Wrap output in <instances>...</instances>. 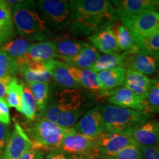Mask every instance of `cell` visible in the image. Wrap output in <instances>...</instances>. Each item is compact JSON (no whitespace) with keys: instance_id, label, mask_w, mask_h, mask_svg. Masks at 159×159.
<instances>
[{"instance_id":"obj_1","label":"cell","mask_w":159,"mask_h":159,"mask_svg":"<svg viewBox=\"0 0 159 159\" xmlns=\"http://www.w3.org/2000/svg\"><path fill=\"white\" fill-rule=\"evenodd\" d=\"M12 14L17 33L24 39L42 41L53 35L41 16L37 2L22 1L13 5Z\"/></svg>"},{"instance_id":"obj_2","label":"cell","mask_w":159,"mask_h":159,"mask_svg":"<svg viewBox=\"0 0 159 159\" xmlns=\"http://www.w3.org/2000/svg\"><path fill=\"white\" fill-rule=\"evenodd\" d=\"M99 109L102 114L105 132L128 136L152 116L144 111L119 108L110 103L99 105Z\"/></svg>"},{"instance_id":"obj_3","label":"cell","mask_w":159,"mask_h":159,"mask_svg":"<svg viewBox=\"0 0 159 159\" xmlns=\"http://www.w3.org/2000/svg\"><path fill=\"white\" fill-rule=\"evenodd\" d=\"M35 150H59L63 139L71 128H65L43 117L28 121L24 129Z\"/></svg>"},{"instance_id":"obj_4","label":"cell","mask_w":159,"mask_h":159,"mask_svg":"<svg viewBox=\"0 0 159 159\" xmlns=\"http://www.w3.org/2000/svg\"><path fill=\"white\" fill-rule=\"evenodd\" d=\"M37 5L41 16L49 27L63 30L69 27L70 10L69 1L64 0H40Z\"/></svg>"},{"instance_id":"obj_5","label":"cell","mask_w":159,"mask_h":159,"mask_svg":"<svg viewBox=\"0 0 159 159\" xmlns=\"http://www.w3.org/2000/svg\"><path fill=\"white\" fill-rule=\"evenodd\" d=\"M134 37L148 38L159 33V12L148 11L119 19Z\"/></svg>"},{"instance_id":"obj_6","label":"cell","mask_w":159,"mask_h":159,"mask_svg":"<svg viewBox=\"0 0 159 159\" xmlns=\"http://www.w3.org/2000/svg\"><path fill=\"white\" fill-rule=\"evenodd\" d=\"M69 7L70 18L104 16L116 19V10L111 2L107 0H72L69 1Z\"/></svg>"},{"instance_id":"obj_7","label":"cell","mask_w":159,"mask_h":159,"mask_svg":"<svg viewBox=\"0 0 159 159\" xmlns=\"http://www.w3.org/2000/svg\"><path fill=\"white\" fill-rule=\"evenodd\" d=\"M59 150L70 155L83 156L94 159L99 158L96 139L89 138L79 134L74 128H71L63 138Z\"/></svg>"},{"instance_id":"obj_8","label":"cell","mask_w":159,"mask_h":159,"mask_svg":"<svg viewBox=\"0 0 159 159\" xmlns=\"http://www.w3.org/2000/svg\"><path fill=\"white\" fill-rule=\"evenodd\" d=\"M134 144H137L130 136L116 133H102L96 139L99 158L113 156L126 147Z\"/></svg>"},{"instance_id":"obj_9","label":"cell","mask_w":159,"mask_h":159,"mask_svg":"<svg viewBox=\"0 0 159 159\" xmlns=\"http://www.w3.org/2000/svg\"><path fill=\"white\" fill-rule=\"evenodd\" d=\"M33 145L25 130L17 121L0 159H20Z\"/></svg>"},{"instance_id":"obj_10","label":"cell","mask_w":159,"mask_h":159,"mask_svg":"<svg viewBox=\"0 0 159 159\" xmlns=\"http://www.w3.org/2000/svg\"><path fill=\"white\" fill-rule=\"evenodd\" d=\"M73 128L79 134L91 139H97L99 135L105 133L102 117L99 105L85 113Z\"/></svg>"},{"instance_id":"obj_11","label":"cell","mask_w":159,"mask_h":159,"mask_svg":"<svg viewBox=\"0 0 159 159\" xmlns=\"http://www.w3.org/2000/svg\"><path fill=\"white\" fill-rule=\"evenodd\" d=\"M93 47L104 54L119 53L118 44L114 33V25L105 26L89 37Z\"/></svg>"},{"instance_id":"obj_12","label":"cell","mask_w":159,"mask_h":159,"mask_svg":"<svg viewBox=\"0 0 159 159\" xmlns=\"http://www.w3.org/2000/svg\"><path fill=\"white\" fill-rule=\"evenodd\" d=\"M82 113L71 112L60 108L52 102L39 112L37 116L43 117L65 128H72L82 116Z\"/></svg>"},{"instance_id":"obj_13","label":"cell","mask_w":159,"mask_h":159,"mask_svg":"<svg viewBox=\"0 0 159 159\" xmlns=\"http://www.w3.org/2000/svg\"><path fill=\"white\" fill-rule=\"evenodd\" d=\"M67 65L71 76L81 88H84L99 96H108V93L103 90L99 83L97 73L90 69H79L68 63Z\"/></svg>"},{"instance_id":"obj_14","label":"cell","mask_w":159,"mask_h":159,"mask_svg":"<svg viewBox=\"0 0 159 159\" xmlns=\"http://www.w3.org/2000/svg\"><path fill=\"white\" fill-rule=\"evenodd\" d=\"M130 136L140 146H158L159 122L148 119L135 129Z\"/></svg>"},{"instance_id":"obj_15","label":"cell","mask_w":159,"mask_h":159,"mask_svg":"<svg viewBox=\"0 0 159 159\" xmlns=\"http://www.w3.org/2000/svg\"><path fill=\"white\" fill-rule=\"evenodd\" d=\"M84 97L82 91L66 89L57 93L52 102L63 110L83 114Z\"/></svg>"},{"instance_id":"obj_16","label":"cell","mask_w":159,"mask_h":159,"mask_svg":"<svg viewBox=\"0 0 159 159\" xmlns=\"http://www.w3.org/2000/svg\"><path fill=\"white\" fill-rule=\"evenodd\" d=\"M46 68L52 75V78L57 85L66 89H81L69 72L68 65L63 61L54 59L44 63Z\"/></svg>"},{"instance_id":"obj_17","label":"cell","mask_w":159,"mask_h":159,"mask_svg":"<svg viewBox=\"0 0 159 159\" xmlns=\"http://www.w3.org/2000/svg\"><path fill=\"white\" fill-rule=\"evenodd\" d=\"M125 69H131L142 74L153 75L159 71L158 57L144 54H133L128 52Z\"/></svg>"},{"instance_id":"obj_18","label":"cell","mask_w":159,"mask_h":159,"mask_svg":"<svg viewBox=\"0 0 159 159\" xmlns=\"http://www.w3.org/2000/svg\"><path fill=\"white\" fill-rule=\"evenodd\" d=\"M116 15L119 19L122 17L130 16L144 13L148 11H158L159 1L156 0H124L117 2Z\"/></svg>"},{"instance_id":"obj_19","label":"cell","mask_w":159,"mask_h":159,"mask_svg":"<svg viewBox=\"0 0 159 159\" xmlns=\"http://www.w3.org/2000/svg\"><path fill=\"white\" fill-rule=\"evenodd\" d=\"M152 79L131 69H125V87L135 93L142 101L144 100L151 85Z\"/></svg>"},{"instance_id":"obj_20","label":"cell","mask_w":159,"mask_h":159,"mask_svg":"<svg viewBox=\"0 0 159 159\" xmlns=\"http://www.w3.org/2000/svg\"><path fill=\"white\" fill-rule=\"evenodd\" d=\"M16 35L12 7L5 0H0V47L14 40Z\"/></svg>"},{"instance_id":"obj_21","label":"cell","mask_w":159,"mask_h":159,"mask_svg":"<svg viewBox=\"0 0 159 159\" xmlns=\"http://www.w3.org/2000/svg\"><path fill=\"white\" fill-rule=\"evenodd\" d=\"M31 44L32 43H30L29 40L21 38L2 45L0 47V50L6 53L16 63L19 70L20 68L29 62L27 52Z\"/></svg>"},{"instance_id":"obj_22","label":"cell","mask_w":159,"mask_h":159,"mask_svg":"<svg viewBox=\"0 0 159 159\" xmlns=\"http://www.w3.org/2000/svg\"><path fill=\"white\" fill-rule=\"evenodd\" d=\"M108 102L122 108L132 109V110L144 111L143 102L139 97L126 87L119 88L108 98Z\"/></svg>"},{"instance_id":"obj_23","label":"cell","mask_w":159,"mask_h":159,"mask_svg":"<svg viewBox=\"0 0 159 159\" xmlns=\"http://www.w3.org/2000/svg\"><path fill=\"white\" fill-rule=\"evenodd\" d=\"M98 80L103 90L108 93V97L114 94L125 80V69L123 67L107 69L97 73Z\"/></svg>"},{"instance_id":"obj_24","label":"cell","mask_w":159,"mask_h":159,"mask_svg":"<svg viewBox=\"0 0 159 159\" xmlns=\"http://www.w3.org/2000/svg\"><path fill=\"white\" fill-rule=\"evenodd\" d=\"M21 75L27 84L35 83H49L52 80L50 72L46 68L44 63L29 61L19 69Z\"/></svg>"},{"instance_id":"obj_25","label":"cell","mask_w":159,"mask_h":159,"mask_svg":"<svg viewBox=\"0 0 159 159\" xmlns=\"http://www.w3.org/2000/svg\"><path fill=\"white\" fill-rule=\"evenodd\" d=\"M27 57L29 61L39 63L57 60L54 41H42L32 43L27 52Z\"/></svg>"},{"instance_id":"obj_26","label":"cell","mask_w":159,"mask_h":159,"mask_svg":"<svg viewBox=\"0 0 159 159\" xmlns=\"http://www.w3.org/2000/svg\"><path fill=\"white\" fill-rule=\"evenodd\" d=\"M54 42L57 60L61 61L76 56L82 49L89 44L85 41L71 39H58Z\"/></svg>"},{"instance_id":"obj_27","label":"cell","mask_w":159,"mask_h":159,"mask_svg":"<svg viewBox=\"0 0 159 159\" xmlns=\"http://www.w3.org/2000/svg\"><path fill=\"white\" fill-rule=\"evenodd\" d=\"M128 55V52H125L123 53L99 55L90 69L95 73H98L101 71L117 68V67H123L125 69Z\"/></svg>"},{"instance_id":"obj_28","label":"cell","mask_w":159,"mask_h":159,"mask_svg":"<svg viewBox=\"0 0 159 159\" xmlns=\"http://www.w3.org/2000/svg\"><path fill=\"white\" fill-rule=\"evenodd\" d=\"M99 56L98 50L89 43L82 49L76 56L64 60L63 62L79 69H90Z\"/></svg>"},{"instance_id":"obj_29","label":"cell","mask_w":159,"mask_h":159,"mask_svg":"<svg viewBox=\"0 0 159 159\" xmlns=\"http://www.w3.org/2000/svg\"><path fill=\"white\" fill-rule=\"evenodd\" d=\"M134 48L130 51L133 54H144L159 56V33L148 38L134 37Z\"/></svg>"},{"instance_id":"obj_30","label":"cell","mask_w":159,"mask_h":159,"mask_svg":"<svg viewBox=\"0 0 159 159\" xmlns=\"http://www.w3.org/2000/svg\"><path fill=\"white\" fill-rule=\"evenodd\" d=\"M36 104L32 91L28 84L24 83L21 104L19 112H21L28 121H33L36 119Z\"/></svg>"},{"instance_id":"obj_31","label":"cell","mask_w":159,"mask_h":159,"mask_svg":"<svg viewBox=\"0 0 159 159\" xmlns=\"http://www.w3.org/2000/svg\"><path fill=\"white\" fill-rule=\"evenodd\" d=\"M24 83H20L16 77H13L7 87L5 100L7 105L14 108L17 111L20 110L21 104Z\"/></svg>"},{"instance_id":"obj_32","label":"cell","mask_w":159,"mask_h":159,"mask_svg":"<svg viewBox=\"0 0 159 159\" xmlns=\"http://www.w3.org/2000/svg\"><path fill=\"white\" fill-rule=\"evenodd\" d=\"M28 85L35 99L37 111L41 112L48 103L50 94V87L49 83H35L28 84Z\"/></svg>"},{"instance_id":"obj_33","label":"cell","mask_w":159,"mask_h":159,"mask_svg":"<svg viewBox=\"0 0 159 159\" xmlns=\"http://www.w3.org/2000/svg\"><path fill=\"white\" fill-rule=\"evenodd\" d=\"M114 33L120 51H123L125 52L131 51L134 48L135 41L134 35L125 25L120 24L114 27Z\"/></svg>"},{"instance_id":"obj_34","label":"cell","mask_w":159,"mask_h":159,"mask_svg":"<svg viewBox=\"0 0 159 159\" xmlns=\"http://www.w3.org/2000/svg\"><path fill=\"white\" fill-rule=\"evenodd\" d=\"M153 81V80H152ZM145 112L152 114L159 113V85L152 83L146 98L143 101Z\"/></svg>"},{"instance_id":"obj_35","label":"cell","mask_w":159,"mask_h":159,"mask_svg":"<svg viewBox=\"0 0 159 159\" xmlns=\"http://www.w3.org/2000/svg\"><path fill=\"white\" fill-rule=\"evenodd\" d=\"M19 66L6 53L0 50V79L6 77H16Z\"/></svg>"},{"instance_id":"obj_36","label":"cell","mask_w":159,"mask_h":159,"mask_svg":"<svg viewBox=\"0 0 159 159\" xmlns=\"http://www.w3.org/2000/svg\"><path fill=\"white\" fill-rule=\"evenodd\" d=\"M99 159H142V155L138 145L134 144L126 147L113 156L101 157Z\"/></svg>"},{"instance_id":"obj_37","label":"cell","mask_w":159,"mask_h":159,"mask_svg":"<svg viewBox=\"0 0 159 159\" xmlns=\"http://www.w3.org/2000/svg\"><path fill=\"white\" fill-rule=\"evenodd\" d=\"M142 155V159H159L158 146H140L138 145Z\"/></svg>"},{"instance_id":"obj_38","label":"cell","mask_w":159,"mask_h":159,"mask_svg":"<svg viewBox=\"0 0 159 159\" xmlns=\"http://www.w3.org/2000/svg\"><path fill=\"white\" fill-rule=\"evenodd\" d=\"M0 122L9 125L11 122L9 106L5 99H0Z\"/></svg>"},{"instance_id":"obj_39","label":"cell","mask_w":159,"mask_h":159,"mask_svg":"<svg viewBox=\"0 0 159 159\" xmlns=\"http://www.w3.org/2000/svg\"><path fill=\"white\" fill-rule=\"evenodd\" d=\"M11 135L9 128L7 125L0 122V157L5 150L6 144Z\"/></svg>"},{"instance_id":"obj_40","label":"cell","mask_w":159,"mask_h":159,"mask_svg":"<svg viewBox=\"0 0 159 159\" xmlns=\"http://www.w3.org/2000/svg\"><path fill=\"white\" fill-rule=\"evenodd\" d=\"M13 77H6L0 79V99H4L7 93V87Z\"/></svg>"},{"instance_id":"obj_41","label":"cell","mask_w":159,"mask_h":159,"mask_svg":"<svg viewBox=\"0 0 159 159\" xmlns=\"http://www.w3.org/2000/svg\"><path fill=\"white\" fill-rule=\"evenodd\" d=\"M44 159H69L65 152L61 150H55L49 152Z\"/></svg>"},{"instance_id":"obj_42","label":"cell","mask_w":159,"mask_h":159,"mask_svg":"<svg viewBox=\"0 0 159 159\" xmlns=\"http://www.w3.org/2000/svg\"><path fill=\"white\" fill-rule=\"evenodd\" d=\"M42 155L41 151L35 150V149L32 148L30 150L27 151L20 159H38Z\"/></svg>"},{"instance_id":"obj_43","label":"cell","mask_w":159,"mask_h":159,"mask_svg":"<svg viewBox=\"0 0 159 159\" xmlns=\"http://www.w3.org/2000/svg\"><path fill=\"white\" fill-rule=\"evenodd\" d=\"M69 159H94L88 158V157L83 156H77V155H71L69 157Z\"/></svg>"},{"instance_id":"obj_44","label":"cell","mask_w":159,"mask_h":159,"mask_svg":"<svg viewBox=\"0 0 159 159\" xmlns=\"http://www.w3.org/2000/svg\"><path fill=\"white\" fill-rule=\"evenodd\" d=\"M152 80H153L154 82L156 83V84H158L159 85V71L158 73H157L154 78L152 79Z\"/></svg>"},{"instance_id":"obj_45","label":"cell","mask_w":159,"mask_h":159,"mask_svg":"<svg viewBox=\"0 0 159 159\" xmlns=\"http://www.w3.org/2000/svg\"><path fill=\"white\" fill-rule=\"evenodd\" d=\"M38 159H44V158H43V155H42V156H40L39 158H38Z\"/></svg>"},{"instance_id":"obj_46","label":"cell","mask_w":159,"mask_h":159,"mask_svg":"<svg viewBox=\"0 0 159 159\" xmlns=\"http://www.w3.org/2000/svg\"><path fill=\"white\" fill-rule=\"evenodd\" d=\"M158 68H159V56L158 57Z\"/></svg>"},{"instance_id":"obj_47","label":"cell","mask_w":159,"mask_h":159,"mask_svg":"<svg viewBox=\"0 0 159 159\" xmlns=\"http://www.w3.org/2000/svg\"><path fill=\"white\" fill-rule=\"evenodd\" d=\"M158 11H159V8H158ZM159 12V11H158Z\"/></svg>"}]
</instances>
